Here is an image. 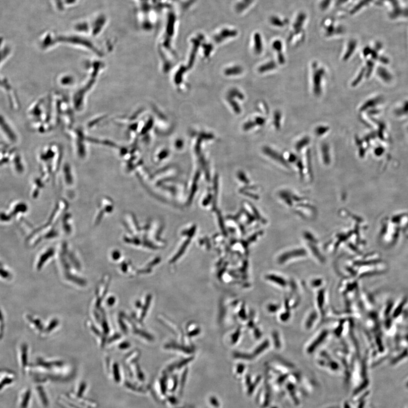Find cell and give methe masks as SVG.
Here are the masks:
<instances>
[{
	"label": "cell",
	"mask_w": 408,
	"mask_h": 408,
	"mask_svg": "<svg viewBox=\"0 0 408 408\" xmlns=\"http://www.w3.org/2000/svg\"><path fill=\"white\" fill-rule=\"evenodd\" d=\"M380 1L386 2L390 5H387L388 7V15L390 18L393 20L398 19H408V7L400 0H379Z\"/></svg>",
	"instance_id": "obj_1"
},
{
	"label": "cell",
	"mask_w": 408,
	"mask_h": 408,
	"mask_svg": "<svg viewBox=\"0 0 408 408\" xmlns=\"http://www.w3.org/2000/svg\"><path fill=\"white\" fill-rule=\"evenodd\" d=\"M325 74L324 69H316L314 73V92L316 96H319L322 89H321V82Z\"/></svg>",
	"instance_id": "obj_2"
},
{
	"label": "cell",
	"mask_w": 408,
	"mask_h": 408,
	"mask_svg": "<svg viewBox=\"0 0 408 408\" xmlns=\"http://www.w3.org/2000/svg\"><path fill=\"white\" fill-rule=\"evenodd\" d=\"M31 398V391L29 389H26L21 392L19 396V408H27L29 405Z\"/></svg>",
	"instance_id": "obj_3"
},
{
	"label": "cell",
	"mask_w": 408,
	"mask_h": 408,
	"mask_svg": "<svg viewBox=\"0 0 408 408\" xmlns=\"http://www.w3.org/2000/svg\"><path fill=\"white\" fill-rule=\"evenodd\" d=\"M356 46V42L355 41L352 40L349 43L346 55H344L343 60L347 61L350 58L352 54L354 52Z\"/></svg>",
	"instance_id": "obj_4"
},
{
	"label": "cell",
	"mask_w": 408,
	"mask_h": 408,
	"mask_svg": "<svg viewBox=\"0 0 408 408\" xmlns=\"http://www.w3.org/2000/svg\"><path fill=\"white\" fill-rule=\"evenodd\" d=\"M14 380V377L13 376H10V375H6L5 376H3L1 379H0V391L3 389V388H5L6 386H8L13 383Z\"/></svg>",
	"instance_id": "obj_5"
},
{
	"label": "cell",
	"mask_w": 408,
	"mask_h": 408,
	"mask_svg": "<svg viewBox=\"0 0 408 408\" xmlns=\"http://www.w3.org/2000/svg\"><path fill=\"white\" fill-rule=\"evenodd\" d=\"M378 74L380 78H382L384 81L389 82L392 79L391 75L388 72V71L383 68H379L378 69Z\"/></svg>",
	"instance_id": "obj_6"
},
{
	"label": "cell",
	"mask_w": 408,
	"mask_h": 408,
	"mask_svg": "<svg viewBox=\"0 0 408 408\" xmlns=\"http://www.w3.org/2000/svg\"><path fill=\"white\" fill-rule=\"evenodd\" d=\"M380 101V98L372 99V100L366 102L365 104H364L363 106H362V108H360V110L365 111L367 109H369L370 108H373V107L379 104Z\"/></svg>",
	"instance_id": "obj_7"
},
{
	"label": "cell",
	"mask_w": 408,
	"mask_h": 408,
	"mask_svg": "<svg viewBox=\"0 0 408 408\" xmlns=\"http://www.w3.org/2000/svg\"><path fill=\"white\" fill-rule=\"evenodd\" d=\"M277 65L274 61H271L267 63V64L261 66L259 68L260 72H265L267 71L271 70L276 68Z\"/></svg>",
	"instance_id": "obj_8"
},
{
	"label": "cell",
	"mask_w": 408,
	"mask_h": 408,
	"mask_svg": "<svg viewBox=\"0 0 408 408\" xmlns=\"http://www.w3.org/2000/svg\"><path fill=\"white\" fill-rule=\"evenodd\" d=\"M255 51L256 53L260 54L262 51V43H261L260 35L256 34L255 36Z\"/></svg>",
	"instance_id": "obj_9"
},
{
	"label": "cell",
	"mask_w": 408,
	"mask_h": 408,
	"mask_svg": "<svg viewBox=\"0 0 408 408\" xmlns=\"http://www.w3.org/2000/svg\"><path fill=\"white\" fill-rule=\"evenodd\" d=\"M309 142H310V138L307 137H304L302 138V140H300L299 141L297 142L296 145V149L298 151H299L301 149L304 147V146L307 145Z\"/></svg>",
	"instance_id": "obj_10"
},
{
	"label": "cell",
	"mask_w": 408,
	"mask_h": 408,
	"mask_svg": "<svg viewBox=\"0 0 408 408\" xmlns=\"http://www.w3.org/2000/svg\"><path fill=\"white\" fill-rule=\"evenodd\" d=\"M281 119V114L277 111L275 114L274 124L276 128L279 129L280 128V121Z\"/></svg>",
	"instance_id": "obj_11"
},
{
	"label": "cell",
	"mask_w": 408,
	"mask_h": 408,
	"mask_svg": "<svg viewBox=\"0 0 408 408\" xmlns=\"http://www.w3.org/2000/svg\"><path fill=\"white\" fill-rule=\"evenodd\" d=\"M329 129L330 128L328 126H319L315 129V133L318 136L323 135V134L327 132Z\"/></svg>",
	"instance_id": "obj_12"
},
{
	"label": "cell",
	"mask_w": 408,
	"mask_h": 408,
	"mask_svg": "<svg viewBox=\"0 0 408 408\" xmlns=\"http://www.w3.org/2000/svg\"><path fill=\"white\" fill-rule=\"evenodd\" d=\"M396 113L398 116H403V115L408 113V102H407L401 109L396 111Z\"/></svg>",
	"instance_id": "obj_13"
},
{
	"label": "cell",
	"mask_w": 408,
	"mask_h": 408,
	"mask_svg": "<svg viewBox=\"0 0 408 408\" xmlns=\"http://www.w3.org/2000/svg\"><path fill=\"white\" fill-rule=\"evenodd\" d=\"M364 73H365V69H363L361 71H360V72L359 73L357 77H356L355 80L353 81V82L352 83V86H355L356 85H357L359 84L360 81L362 80Z\"/></svg>",
	"instance_id": "obj_14"
},
{
	"label": "cell",
	"mask_w": 408,
	"mask_h": 408,
	"mask_svg": "<svg viewBox=\"0 0 408 408\" xmlns=\"http://www.w3.org/2000/svg\"><path fill=\"white\" fill-rule=\"evenodd\" d=\"M151 299H152L151 295H149L147 297V299H146V302L145 306L144 308L143 311H142V315H141V318L142 319H143L144 318V316L146 315V312H147V311H148V308L149 306V304L150 303V301H151Z\"/></svg>",
	"instance_id": "obj_15"
},
{
	"label": "cell",
	"mask_w": 408,
	"mask_h": 408,
	"mask_svg": "<svg viewBox=\"0 0 408 408\" xmlns=\"http://www.w3.org/2000/svg\"><path fill=\"white\" fill-rule=\"evenodd\" d=\"M168 348H174V349H177H177H179V350H180L183 351L185 352H188V353H190V352H192L191 350H190L189 348L182 347V346H177V345H175V346H174V345H170V346H168Z\"/></svg>",
	"instance_id": "obj_16"
},
{
	"label": "cell",
	"mask_w": 408,
	"mask_h": 408,
	"mask_svg": "<svg viewBox=\"0 0 408 408\" xmlns=\"http://www.w3.org/2000/svg\"><path fill=\"white\" fill-rule=\"evenodd\" d=\"M322 152L324 154V160H328L329 158V148L328 146L326 144H324L322 146Z\"/></svg>",
	"instance_id": "obj_17"
},
{
	"label": "cell",
	"mask_w": 408,
	"mask_h": 408,
	"mask_svg": "<svg viewBox=\"0 0 408 408\" xmlns=\"http://www.w3.org/2000/svg\"><path fill=\"white\" fill-rule=\"evenodd\" d=\"M273 49L277 51H282V42L280 41H276L273 44Z\"/></svg>",
	"instance_id": "obj_18"
},
{
	"label": "cell",
	"mask_w": 408,
	"mask_h": 408,
	"mask_svg": "<svg viewBox=\"0 0 408 408\" xmlns=\"http://www.w3.org/2000/svg\"><path fill=\"white\" fill-rule=\"evenodd\" d=\"M367 65L368 68L367 77H369L372 69H373L374 63L371 61H368Z\"/></svg>",
	"instance_id": "obj_19"
},
{
	"label": "cell",
	"mask_w": 408,
	"mask_h": 408,
	"mask_svg": "<svg viewBox=\"0 0 408 408\" xmlns=\"http://www.w3.org/2000/svg\"><path fill=\"white\" fill-rule=\"evenodd\" d=\"M278 58L279 61L280 63V64H284L285 62V60L284 55L282 54V52H281V51H278Z\"/></svg>",
	"instance_id": "obj_20"
},
{
	"label": "cell",
	"mask_w": 408,
	"mask_h": 408,
	"mask_svg": "<svg viewBox=\"0 0 408 408\" xmlns=\"http://www.w3.org/2000/svg\"><path fill=\"white\" fill-rule=\"evenodd\" d=\"M240 335V331L237 330L234 335H233L232 341L233 343L234 344L237 342V339H238Z\"/></svg>",
	"instance_id": "obj_21"
},
{
	"label": "cell",
	"mask_w": 408,
	"mask_h": 408,
	"mask_svg": "<svg viewBox=\"0 0 408 408\" xmlns=\"http://www.w3.org/2000/svg\"><path fill=\"white\" fill-rule=\"evenodd\" d=\"M255 123L259 125H263L265 123V120L262 117H257L256 119Z\"/></svg>",
	"instance_id": "obj_22"
},
{
	"label": "cell",
	"mask_w": 408,
	"mask_h": 408,
	"mask_svg": "<svg viewBox=\"0 0 408 408\" xmlns=\"http://www.w3.org/2000/svg\"><path fill=\"white\" fill-rule=\"evenodd\" d=\"M200 332V331L199 330V329H197V330H196L195 331H194L190 333V334H189L188 335L189 336H193L197 335L199 334Z\"/></svg>",
	"instance_id": "obj_23"
},
{
	"label": "cell",
	"mask_w": 408,
	"mask_h": 408,
	"mask_svg": "<svg viewBox=\"0 0 408 408\" xmlns=\"http://www.w3.org/2000/svg\"><path fill=\"white\" fill-rule=\"evenodd\" d=\"M114 301H115L114 298H112V299H110V300H109V304H113V303H114Z\"/></svg>",
	"instance_id": "obj_24"
}]
</instances>
